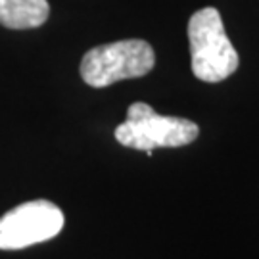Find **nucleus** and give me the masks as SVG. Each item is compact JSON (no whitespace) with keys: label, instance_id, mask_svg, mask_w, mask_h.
I'll return each mask as SVG.
<instances>
[{"label":"nucleus","instance_id":"nucleus-1","mask_svg":"<svg viewBox=\"0 0 259 259\" xmlns=\"http://www.w3.org/2000/svg\"><path fill=\"white\" fill-rule=\"evenodd\" d=\"M190 62L196 79L204 83H221L238 69V52L223 25L217 8H202L188 19Z\"/></svg>","mask_w":259,"mask_h":259},{"label":"nucleus","instance_id":"nucleus-2","mask_svg":"<svg viewBox=\"0 0 259 259\" xmlns=\"http://www.w3.org/2000/svg\"><path fill=\"white\" fill-rule=\"evenodd\" d=\"M200 135L194 121L175 115H159L150 104L135 102L127 110V119L115 127L113 137L121 146L144 150L148 156L157 148H181L192 144Z\"/></svg>","mask_w":259,"mask_h":259},{"label":"nucleus","instance_id":"nucleus-3","mask_svg":"<svg viewBox=\"0 0 259 259\" xmlns=\"http://www.w3.org/2000/svg\"><path fill=\"white\" fill-rule=\"evenodd\" d=\"M156 65V52L142 38H125L91 48L81 60V79L93 89L148 75Z\"/></svg>","mask_w":259,"mask_h":259},{"label":"nucleus","instance_id":"nucleus-4","mask_svg":"<svg viewBox=\"0 0 259 259\" xmlns=\"http://www.w3.org/2000/svg\"><path fill=\"white\" fill-rule=\"evenodd\" d=\"M62 209L48 200H33L16 205L0 217V250H23L40 244L64 229Z\"/></svg>","mask_w":259,"mask_h":259},{"label":"nucleus","instance_id":"nucleus-5","mask_svg":"<svg viewBox=\"0 0 259 259\" xmlns=\"http://www.w3.org/2000/svg\"><path fill=\"white\" fill-rule=\"evenodd\" d=\"M48 16V0H0V25L6 29H37Z\"/></svg>","mask_w":259,"mask_h":259}]
</instances>
